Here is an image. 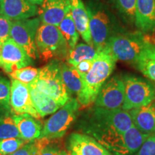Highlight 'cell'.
I'll use <instances>...</instances> for the list:
<instances>
[{"mask_svg":"<svg viewBox=\"0 0 155 155\" xmlns=\"http://www.w3.org/2000/svg\"><path fill=\"white\" fill-rule=\"evenodd\" d=\"M82 129L101 143L106 139L124 134L134 125L128 111L108 109L94 106L83 121Z\"/></svg>","mask_w":155,"mask_h":155,"instance_id":"obj_1","label":"cell"},{"mask_svg":"<svg viewBox=\"0 0 155 155\" xmlns=\"http://www.w3.org/2000/svg\"><path fill=\"white\" fill-rule=\"evenodd\" d=\"M86 8L93 45L101 51L112 37L124 32L125 30L103 0H89Z\"/></svg>","mask_w":155,"mask_h":155,"instance_id":"obj_2","label":"cell"},{"mask_svg":"<svg viewBox=\"0 0 155 155\" xmlns=\"http://www.w3.org/2000/svg\"><path fill=\"white\" fill-rule=\"evenodd\" d=\"M117 60L106 50L99 51L89 72L83 78V87L77 96L80 107L86 108L94 104L103 85L109 78Z\"/></svg>","mask_w":155,"mask_h":155,"instance_id":"obj_3","label":"cell"},{"mask_svg":"<svg viewBox=\"0 0 155 155\" xmlns=\"http://www.w3.org/2000/svg\"><path fill=\"white\" fill-rule=\"evenodd\" d=\"M141 31L121 32L110 39L103 50L118 61L133 65L147 45L150 42Z\"/></svg>","mask_w":155,"mask_h":155,"instance_id":"obj_4","label":"cell"},{"mask_svg":"<svg viewBox=\"0 0 155 155\" xmlns=\"http://www.w3.org/2000/svg\"><path fill=\"white\" fill-rule=\"evenodd\" d=\"M30 84L55 100L61 106L65 105L71 98L62 78L61 62L58 60H53L39 69L38 75Z\"/></svg>","mask_w":155,"mask_h":155,"instance_id":"obj_5","label":"cell"},{"mask_svg":"<svg viewBox=\"0 0 155 155\" xmlns=\"http://www.w3.org/2000/svg\"><path fill=\"white\" fill-rule=\"evenodd\" d=\"M35 43L38 57L44 61L52 58L66 59L70 48L57 26L42 24L37 31Z\"/></svg>","mask_w":155,"mask_h":155,"instance_id":"obj_6","label":"cell"},{"mask_svg":"<svg viewBox=\"0 0 155 155\" xmlns=\"http://www.w3.org/2000/svg\"><path fill=\"white\" fill-rule=\"evenodd\" d=\"M121 77L124 85V103L122 109L129 111L154 101L155 87L151 81L129 74Z\"/></svg>","mask_w":155,"mask_h":155,"instance_id":"obj_7","label":"cell"},{"mask_svg":"<svg viewBox=\"0 0 155 155\" xmlns=\"http://www.w3.org/2000/svg\"><path fill=\"white\" fill-rule=\"evenodd\" d=\"M80 108L77 98H71L46 121L39 138L50 140L62 138L76 119Z\"/></svg>","mask_w":155,"mask_h":155,"instance_id":"obj_8","label":"cell"},{"mask_svg":"<svg viewBox=\"0 0 155 155\" xmlns=\"http://www.w3.org/2000/svg\"><path fill=\"white\" fill-rule=\"evenodd\" d=\"M39 17L13 21L10 31V38L28 53L32 60L38 58L35 39L37 31L40 25Z\"/></svg>","mask_w":155,"mask_h":155,"instance_id":"obj_9","label":"cell"},{"mask_svg":"<svg viewBox=\"0 0 155 155\" xmlns=\"http://www.w3.org/2000/svg\"><path fill=\"white\" fill-rule=\"evenodd\" d=\"M150 134L141 132L134 126L124 134L100 143L113 155H133Z\"/></svg>","mask_w":155,"mask_h":155,"instance_id":"obj_10","label":"cell"},{"mask_svg":"<svg viewBox=\"0 0 155 155\" xmlns=\"http://www.w3.org/2000/svg\"><path fill=\"white\" fill-rule=\"evenodd\" d=\"M124 103V85L122 77L114 75L103 85L94 106L108 109L122 108Z\"/></svg>","mask_w":155,"mask_h":155,"instance_id":"obj_11","label":"cell"},{"mask_svg":"<svg viewBox=\"0 0 155 155\" xmlns=\"http://www.w3.org/2000/svg\"><path fill=\"white\" fill-rule=\"evenodd\" d=\"M0 60V67L9 74L16 70L30 66L33 63V60L12 38L2 45Z\"/></svg>","mask_w":155,"mask_h":155,"instance_id":"obj_12","label":"cell"},{"mask_svg":"<svg viewBox=\"0 0 155 155\" xmlns=\"http://www.w3.org/2000/svg\"><path fill=\"white\" fill-rule=\"evenodd\" d=\"M10 106L14 114H29L37 119L41 116L32 104L28 85L17 80L12 81Z\"/></svg>","mask_w":155,"mask_h":155,"instance_id":"obj_13","label":"cell"},{"mask_svg":"<svg viewBox=\"0 0 155 155\" xmlns=\"http://www.w3.org/2000/svg\"><path fill=\"white\" fill-rule=\"evenodd\" d=\"M69 155H113L91 136L73 133L68 139Z\"/></svg>","mask_w":155,"mask_h":155,"instance_id":"obj_14","label":"cell"},{"mask_svg":"<svg viewBox=\"0 0 155 155\" xmlns=\"http://www.w3.org/2000/svg\"><path fill=\"white\" fill-rule=\"evenodd\" d=\"M71 12V0H44L38 9L42 24L58 26Z\"/></svg>","mask_w":155,"mask_h":155,"instance_id":"obj_15","label":"cell"},{"mask_svg":"<svg viewBox=\"0 0 155 155\" xmlns=\"http://www.w3.org/2000/svg\"><path fill=\"white\" fill-rule=\"evenodd\" d=\"M0 9L2 15L13 21L30 19L38 12V7L26 0H0Z\"/></svg>","mask_w":155,"mask_h":155,"instance_id":"obj_16","label":"cell"},{"mask_svg":"<svg viewBox=\"0 0 155 155\" xmlns=\"http://www.w3.org/2000/svg\"><path fill=\"white\" fill-rule=\"evenodd\" d=\"M135 26L144 33L155 32V0H137Z\"/></svg>","mask_w":155,"mask_h":155,"instance_id":"obj_17","label":"cell"},{"mask_svg":"<svg viewBox=\"0 0 155 155\" xmlns=\"http://www.w3.org/2000/svg\"><path fill=\"white\" fill-rule=\"evenodd\" d=\"M129 112L134 126L141 132L150 135L155 134V101Z\"/></svg>","mask_w":155,"mask_h":155,"instance_id":"obj_18","label":"cell"},{"mask_svg":"<svg viewBox=\"0 0 155 155\" xmlns=\"http://www.w3.org/2000/svg\"><path fill=\"white\" fill-rule=\"evenodd\" d=\"M71 13L79 35L87 44L93 45L88 13L83 0H71Z\"/></svg>","mask_w":155,"mask_h":155,"instance_id":"obj_19","label":"cell"},{"mask_svg":"<svg viewBox=\"0 0 155 155\" xmlns=\"http://www.w3.org/2000/svg\"><path fill=\"white\" fill-rule=\"evenodd\" d=\"M13 119L20 133L21 138L27 142L40 137L42 130V123L29 114H13Z\"/></svg>","mask_w":155,"mask_h":155,"instance_id":"obj_20","label":"cell"},{"mask_svg":"<svg viewBox=\"0 0 155 155\" xmlns=\"http://www.w3.org/2000/svg\"><path fill=\"white\" fill-rule=\"evenodd\" d=\"M133 65L155 85V43L149 42Z\"/></svg>","mask_w":155,"mask_h":155,"instance_id":"obj_21","label":"cell"},{"mask_svg":"<svg viewBox=\"0 0 155 155\" xmlns=\"http://www.w3.org/2000/svg\"><path fill=\"white\" fill-rule=\"evenodd\" d=\"M28 87L32 104L41 118L55 113L62 107L55 100L40 91L33 85L30 83L28 84Z\"/></svg>","mask_w":155,"mask_h":155,"instance_id":"obj_22","label":"cell"},{"mask_svg":"<svg viewBox=\"0 0 155 155\" xmlns=\"http://www.w3.org/2000/svg\"><path fill=\"white\" fill-rule=\"evenodd\" d=\"M61 73L65 86L71 95H78L83 87V76L74 66L61 62Z\"/></svg>","mask_w":155,"mask_h":155,"instance_id":"obj_23","label":"cell"},{"mask_svg":"<svg viewBox=\"0 0 155 155\" xmlns=\"http://www.w3.org/2000/svg\"><path fill=\"white\" fill-rule=\"evenodd\" d=\"M99 51L94 47L87 43L77 44L69 51L66 58L67 63L75 67L81 62L86 60H94Z\"/></svg>","mask_w":155,"mask_h":155,"instance_id":"obj_24","label":"cell"},{"mask_svg":"<svg viewBox=\"0 0 155 155\" xmlns=\"http://www.w3.org/2000/svg\"><path fill=\"white\" fill-rule=\"evenodd\" d=\"M58 28L67 42L70 50L73 49L78 44L79 40V34L75 27V23L73 22L71 12L68 13L66 16L61 21Z\"/></svg>","mask_w":155,"mask_h":155,"instance_id":"obj_25","label":"cell"},{"mask_svg":"<svg viewBox=\"0 0 155 155\" xmlns=\"http://www.w3.org/2000/svg\"><path fill=\"white\" fill-rule=\"evenodd\" d=\"M117 10L123 21L129 25H135L137 0H109Z\"/></svg>","mask_w":155,"mask_h":155,"instance_id":"obj_26","label":"cell"},{"mask_svg":"<svg viewBox=\"0 0 155 155\" xmlns=\"http://www.w3.org/2000/svg\"><path fill=\"white\" fill-rule=\"evenodd\" d=\"M13 114L12 112L0 116V140L21 138L20 133L12 117Z\"/></svg>","mask_w":155,"mask_h":155,"instance_id":"obj_27","label":"cell"},{"mask_svg":"<svg viewBox=\"0 0 155 155\" xmlns=\"http://www.w3.org/2000/svg\"><path fill=\"white\" fill-rule=\"evenodd\" d=\"M10 81L0 76V116L12 112L10 106Z\"/></svg>","mask_w":155,"mask_h":155,"instance_id":"obj_28","label":"cell"},{"mask_svg":"<svg viewBox=\"0 0 155 155\" xmlns=\"http://www.w3.org/2000/svg\"><path fill=\"white\" fill-rule=\"evenodd\" d=\"M52 140L46 138H38L29 141L18 150L9 155H38L43 147L48 145Z\"/></svg>","mask_w":155,"mask_h":155,"instance_id":"obj_29","label":"cell"},{"mask_svg":"<svg viewBox=\"0 0 155 155\" xmlns=\"http://www.w3.org/2000/svg\"><path fill=\"white\" fill-rule=\"evenodd\" d=\"M38 73L39 69L31 66H28L23 68L16 70L9 75L13 80L19 81L28 85L35 80L37 76L38 75Z\"/></svg>","mask_w":155,"mask_h":155,"instance_id":"obj_30","label":"cell"},{"mask_svg":"<svg viewBox=\"0 0 155 155\" xmlns=\"http://www.w3.org/2000/svg\"><path fill=\"white\" fill-rule=\"evenodd\" d=\"M21 138H11L0 140V155H9L26 144Z\"/></svg>","mask_w":155,"mask_h":155,"instance_id":"obj_31","label":"cell"},{"mask_svg":"<svg viewBox=\"0 0 155 155\" xmlns=\"http://www.w3.org/2000/svg\"><path fill=\"white\" fill-rule=\"evenodd\" d=\"M12 21L5 15L0 14V45L10 38V31Z\"/></svg>","mask_w":155,"mask_h":155,"instance_id":"obj_32","label":"cell"},{"mask_svg":"<svg viewBox=\"0 0 155 155\" xmlns=\"http://www.w3.org/2000/svg\"><path fill=\"white\" fill-rule=\"evenodd\" d=\"M133 155H155V134L149 135L139 150Z\"/></svg>","mask_w":155,"mask_h":155,"instance_id":"obj_33","label":"cell"},{"mask_svg":"<svg viewBox=\"0 0 155 155\" xmlns=\"http://www.w3.org/2000/svg\"><path fill=\"white\" fill-rule=\"evenodd\" d=\"M38 155H69V154L65 150L56 144H51L50 141L49 144L40 151Z\"/></svg>","mask_w":155,"mask_h":155,"instance_id":"obj_34","label":"cell"},{"mask_svg":"<svg viewBox=\"0 0 155 155\" xmlns=\"http://www.w3.org/2000/svg\"><path fill=\"white\" fill-rule=\"evenodd\" d=\"M94 60H86V61H83L79 63L75 67L78 71V72L81 73L83 78L89 72V71L91 68Z\"/></svg>","mask_w":155,"mask_h":155,"instance_id":"obj_35","label":"cell"},{"mask_svg":"<svg viewBox=\"0 0 155 155\" xmlns=\"http://www.w3.org/2000/svg\"><path fill=\"white\" fill-rule=\"evenodd\" d=\"M27 2H30V4H32V5H41L42 2H43L44 0H26Z\"/></svg>","mask_w":155,"mask_h":155,"instance_id":"obj_36","label":"cell"},{"mask_svg":"<svg viewBox=\"0 0 155 155\" xmlns=\"http://www.w3.org/2000/svg\"><path fill=\"white\" fill-rule=\"evenodd\" d=\"M1 46L2 45H0V50H1ZM0 63H1V60H0Z\"/></svg>","mask_w":155,"mask_h":155,"instance_id":"obj_37","label":"cell"},{"mask_svg":"<svg viewBox=\"0 0 155 155\" xmlns=\"http://www.w3.org/2000/svg\"><path fill=\"white\" fill-rule=\"evenodd\" d=\"M0 14H1V9H0Z\"/></svg>","mask_w":155,"mask_h":155,"instance_id":"obj_38","label":"cell"}]
</instances>
